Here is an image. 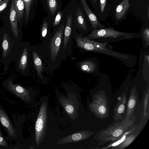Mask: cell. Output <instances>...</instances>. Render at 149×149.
Listing matches in <instances>:
<instances>
[{
	"label": "cell",
	"mask_w": 149,
	"mask_h": 149,
	"mask_svg": "<svg viewBox=\"0 0 149 149\" xmlns=\"http://www.w3.org/2000/svg\"><path fill=\"white\" fill-rule=\"evenodd\" d=\"M128 120H123L119 122H114L104 129L99 131L94 136L100 145L108 142L112 143L120 140L126 134L129 129L134 124L135 116H132Z\"/></svg>",
	"instance_id": "cell-2"
},
{
	"label": "cell",
	"mask_w": 149,
	"mask_h": 149,
	"mask_svg": "<svg viewBox=\"0 0 149 149\" xmlns=\"http://www.w3.org/2000/svg\"><path fill=\"white\" fill-rule=\"evenodd\" d=\"M85 37L98 42L109 43L139 38L140 36L139 33L125 32L116 30L112 28H107L93 29Z\"/></svg>",
	"instance_id": "cell-3"
},
{
	"label": "cell",
	"mask_w": 149,
	"mask_h": 149,
	"mask_svg": "<svg viewBox=\"0 0 149 149\" xmlns=\"http://www.w3.org/2000/svg\"><path fill=\"white\" fill-rule=\"evenodd\" d=\"M47 3L51 14L54 15L56 12L58 5L56 0H47Z\"/></svg>",
	"instance_id": "cell-25"
},
{
	"label": "cell",
	"mask_w": 149,
	"mask_h": 149,
	"mask_svg": "<svg viewBox=\"0 0 149 149\" xmlns=\"http://www.w3.org/2000/svg\"><path fill=\"white\" fill-rule=\"evenodd\" d=\"M149 5H148V9H147V15L148 18L149 19Z\"/></svg>",
	"instance_id": "cell-32"
},
{
	"label": "cell",
	"mask_w": 149,
	"mask_h": 149,
	"mask_svg": "<svg viewBox=\"0 0 149 149\" xmlns=\"http://www.w3.org/2000/svg\"><path fill=\"white\" fill-rule=\"evenodd\" d=\"M61 103L64 107L67 113L71 117L75 116L76 114L75 109L72 102L69 99L64 98L61 100Z\"/></svg>",
	"instance_id": "cell-20"
},
{
	"label": "cell",
	"mask_w": 149,
	"mask_h": 149,
	"mask_svg": "<svg viewBox=\"0 0 149 149\" xmlns=\"http://www.w3.org/2000/svg\"><path fill=\"white\" fill-rule=\"evenodd\" d=\"M90 23L92 30L103 29L107 28L98 20L88 5L86 0H80Z\"/></svg>",
	"instance_id": "cell-11"
},
{
	"label": "cell",
	"mask_w": 149,
	"mask_h": 149,
	"mask_svg": "<svg viewBox=\"0 0 149 149\" xmlns=\"http://www.w3.org/2000/svg\"><path fill=\"white\" fill-rule=\"evenodd\" d=\"M48 26L47 22H44L42 25L41 31V36L43 38H45L47 34Z\"/></svg>",
	"instance_id": "cell-27"
},
{
	"label": "cell",
	"mask_w": 149,
	"mask_h": 149,
	"mask_svg": "<svg viewBox=\"0 0 149 149\" xmlns=\"http://www.w3.org/2000/svg\"><path fill=\"white\" fill-rule=\"evenodd\" d=\"M64 26L63 24L55 31L48 41V56L50 61L54 62L57 58L62 45L63 36Z\"/></svg>",
	"instance_id": "cell-4"
},
{
	"label": "cell",
	"mask_w": 149,
	"mask_h": 149,
	"mask_svg": "<svg viewBox=\"0 0 149 149\" xmlns=\"http://www.w3.org/2000/svg\"><path fill=\"white\" fill-rule=\"evenodd\" d=\"M2 47L3 56L4 58H5L7 55L9 48L8 42L7 39V35L6 33H4L3 35Z\"/></svg>",
	"instance_id": "cell-24"
},
{
	"label": "cell",
	"mask_w": 149,
	"mask_h": 149,
	"mask_svg": "<svg viewBox=\"0 0 149 149\" xmlns=\"http://www.w3.org/2000/svg\"><path fill=\"white\" fill-rule=\"evenodd\" d=\"M9 21L11 30L14 36L17 38L18 30L17 24V19L15 8L14 0H11L10 7L9 11Z\"/></svg>",
	"instance_id": "cell-15"
},
{
	"label": "cell",
	"mask_w": 149,
	"mask_h": 149,
	"mask_svg": "<svg viewBox=\"0 0 149 149\" xmlns=\"http://www.w3.org/2000/svg\"><path fill=\"white\" fill-rule=\"evenodd\" d=\"M72 16L71 13L68 15L66 26L64 30L63 49L65 50L69 43L72 33Z\"/></svg>",
	"instance_id": "cell-17"
},
{
	"label": "cell",
	"mask_w": 149,
	"mask_h": 149,
	"mask_svg": "<svg viewBox=\"0 0 149 149\" xmlns=\"http://www.w3.org/2000/svg\"><path fill=\"white\" fill-rule=\"evenodd\" d=\"M62 17V13L59 10L56 16L53 23V25L54 26L58 25L60 22Z\"/></svg>",
	"instance_id": "cell-28"
},
{
	"label": "cell",
	"mask_w": 149,
	"mask_h": 149,
	"mask_svg": "<svg viewBox=\"0 0 149 149\" xmlns=\"http://www.w3.org/2000/svg\"><path fill=\"white\" fill-rule=\"evenodd\" d=\"M77 25L85 33H87L89 31V28L87 25L84 13L81 10L78 8L76 11Z\"/></svg>",
	"instance_id": "cell-18"
},
{
	"label": "cell",
	"mask_w": 149,
	"mask_h": 149,
	"mask_svg": "<svg viewBox=\"0 0 149 149\" xmlns=\"http://www.w3.org/2000/svg\"><path fill=\"white\" fill-rule=\"evenodd\" d=\"M47 118V105L46 102L44 101L41 105L35 124V138L37 146L44 140L46 131Z\"/></svg>",
	"instance_id": "cell-5"
},
{
	"label": "cell",
	"mask_w": 149,
	"mask_h": 149,
	"mask_svg": "<svg viewBox=\"0 0 149 149\" xmlns=\"http://www.w3.org/2000/svg\"><path fill=\"white\" fill-rule=\"evenodd\" d=\"M92 2L94 4L96 3L97 1V0H91Z\"/></svg>",
	"instance_id": "cell-33"
},
{
	"label": "cell",
	"mask_w": 149,
	"mask_h": 149,
	"mask_svg": "<svg viewBox=\"0 0 149 149\" xmlns=\"http://www.w3.org/2000/svg\"><path fill=\"white\" fill-rule=\"evenodd\" d=\"M33 57L34 64L38 75L42 78V72L43 69V65L41 59L38 53L35 51H33Z\"/></svg>",
	"instance_id": "cell-22"
},
{
	"label": "cell",
	"mask_w": 149,
	"mask_h": 149,
	"mask_svg": "<svg viewBox=\"0 0 149 149\" xmlns=\"http://www.w3.org/2000/svg\"><path fill=\"white\" fill-rule=\"evenodd\" d=\"M130 0H123L117 6L115 10V17L117 20H122L130 6Z\"/></svg>",
	"instance_id": "cell-16"
},
{
	"label": "cell",
	"mask_w": 149,
	"mask_h": 149,
	"mask_svg": "<svg viewBox=\"0 0 149 149\" xmlns=\"http://www.w3.org/2000/svg\"><path fill=\"white\" fill-rule=\"evenodd\" d=\"M89 108L98 118L103 119L108 116L109 109L107 98L102 92L96 94L93 102L89 104Z\"/></svg>",
	"instance_id": "cell-6"
},
{
	"label": "cell",
	"mask_w": 149,
	"mask_h": 149,
	"mask_svg": "<svg viewBox=\"0 0 149 149\" xmlns=\"http://www.w3.org/2000/svg\"><path fill=\"white\" fill-rule=\"evenodd\" d=\"M127 91L128 88H126L121 95L118 97V102L114 109L113 123L116 122L119 119L122 120V118L125 116Z\"/></svg>",
	"instance_id": "cell-8"
},
{
	"label": "cell",
	"mask_w": 149,
	"mask_h": 149,
	"mask_svg": "<svg viewBox=\"0 0 149 149\" xmlns=\"http://www.w3.org/2000/svg\"><path fill=\"white\" fill-rule=\"evenodd\" d=\"M99 63L97 59L91 58L81 62L80 69L82 71L96 75L99 73Z\"/></svg>",
	"instance_id": "cell-13"
},
{
	"label": "cell",
	"mask_w": 149,
	"mask_h": 149,
	"mask_svg": "<svg viewBox=\"0 0 149 149\" xmlns=\"http://www.w3.org/2000/svg\"><path fill=\"white\" fill-rule=\"evenodd\" d=\"M76 40L77 46L85 50L100 53L114 58L122 62L127 66L133 67L135 64L136 56L134 55L122 53L112 50L108 43L89 39L81 35H77Z\"/></svg>",
	"instance_id": "cell-1"
},
{
	"label": "cell",
	"mask_w": 149,
	"mask_h": 149,
	"mask_svg": "<svg viewBox=\"0 0 149 149\" xmlns=\"http://www.w3.org/2000/svg\"><path fill=\"white\" fill-rule=\"evenodd\" d=\"M143 127L140 124L135 126L133 125L128 130L124 139L117 145L111 147V148L122 149L126 147L135 139Z\"/></svg>",
	"instance_id": "cell-7"
},
{
	"label": "cell",
	"mask_w": 149,
	"mask_h": 149,
	"mask_svg": "<svg viewBox=\"0 0 149 149\" xmlns=\"http://www.w3.org/2000/svg\"><path fill=\"white\" fill-rule=\"evenodd\" d=\"M2 0H0V2H1V1H2Z\"/></svg>",
	"instance_id": "cell-34"
},
{
	"label": "cell",
	"mask_w": 149,
	"mask_h": 149,
	"mask_svg": "<svg viewBox=\"0 0 149 149\" xmlns=\"http://www.w3.org/2000/svg\"><path fill=\"white\" fill-rule=\"evenodd\" d=\"M0 146L7 147V144L1 132L0 131Z\"/></svg>",
	"instance_id": "cell-31"
},
{
	"label": "cell",
	"mask_w": 149,
	"mask_h": 149,
	"mask_svg": "<svg viewBox=\"0 0 149 149\" xmlns=\"http://www.w3.org/2000/svg\"><path fill=\"white\" fill-rule=\"evenodd\" d=\"M94 132L83 130L73 133L58 140V144L77 142L86 140L95 134Z\"/></svg>",
	"instance_id": "cell-9"
},
{
	"label": "cell",
	"mask_w": 149,
	"mask_h": 149,
	"mask_svg": "<svg viewBox=\"0 0 149 149\" xmlns=\"http://www.w3.org/2000/svg\"><path fill=\"white\" fill-rule=\"evenodd\" d=\"M25 5V22L29 19L31 8L33 0H23Z\"/></svg>",
	"instance_id": "cell-26"
},
{
	"label": "cell",
	"mask_w": 149,
	"mask_h": 149,
	"mask_svg": "<svg viewBox=\"0 0 149 149\" xmlns=\"http://www.w3.org/2000/svg\"><path fill=\"white\" fill-rule=\"evenodd\" d=\"M10 0H2L0 2V13L7 7Z\"/></svg>",
	"instance_id": "cell-29"
},
{
	"label": "cell",
	"mask_w": 149,
	"mask_h": 149,
	"mask_svg": "<svg viewBox=\"0 0 149 149\" xmlns=\"http://www.w3.org/2000/svg\"><path fill=\"white\" fill-rule=\"evenodd\" d=\"M138 102V93L136 87L134 86L131 91L124 120H128L130 118V116L133 114Z\"/></svg>",
	"instance_id": "cell-12"
},
{
	"label": "cell",
	"mask_w": 149,
	"mask_h": 149,
	"mask_svg": "<svg viewBox=\"0 0 149 149\" xmlns=\"http://www.w3.org/2000/svg\"><path fill=\"white\" fill-rule=\"evenodd\" d=\"M28 49L27 48H25L20 56L19 63V68L22 71H24L26 69L28 61Z\"/></svg>",
	"instance_id": "cell-23"
},
{
	"label": "cell",
	"mask_w": 149,
	"mask_h": 149,
	"mask_svg": "<svg viewBox=\"0 0 149 149\" xmlns=\"http://www.w3.org/2000/svg\"><path fill=\"white\" fill-rule=\"evenodd\" d=\"M107 0H100V10L103 13L105 9Z\"/></svg>",
	"instance_id": "cell-30"
},
{
	"label": "cell",
	"mask_w": 149,
	"mask_h": 149,
	"mask_svg": "<svg viewBox=\"0 0 149 149\" xmlns=\"http://www.w3.org/2000/svg\"><path fill=\"white\" fill-rule=\"evenodd\" d=\"M6 86L10 91L22 100L25 101L30 100L31 97L29 91L19 84H14L11 81H8Z\"/></svg>",
	"instance_id": "cell-10"
},
{
	"label": "cell",
	"mask_w": 149,
	"mask_h": 149,
	"mask_svg": "<svg viewBox=\"0 0 149 149\" xmlns=\"http://www.w3.org/2000/svg\"><path fill=\"white\" fill-rule=\"evenodd\" d=\"M17 21L20 22L23 16L25 5L23 0H14Z\"/></svg>",
	"instance_id": "cell-21"
},
{
	"label": "cell",
	"mask_w": 149,
	"mask_h": 149,
	"mask_svg": "<svg viewBox=\"0 0 149 149\" xmlns=\"http://www.w3.org/2000/svg\"><path fill=\"white\" fill-rule=\"evenodd\" d=\"M139 36L142 40L143 48L146 49L149 45V26L148 24H143L141 28Z\"/></svg>",
	"instance_id": "cell-19"
},
{
	"label": "cell",
	"mask_w": 149,
	"mask_h": 149,
	"mask_svg": "<svg viewBox=\"0 0 149 149\" xmlns=\"http://www.w3.org/2000/svg\"><path fill=\"white\" fill-rule=\"evenodd\" d=\"M0 121L2 124L6 129L10 136L15 137L16 136L15 131L4 110L0 108Z\"/></svg>",
	"instance_id": "cell-14"
}]
</instances>
